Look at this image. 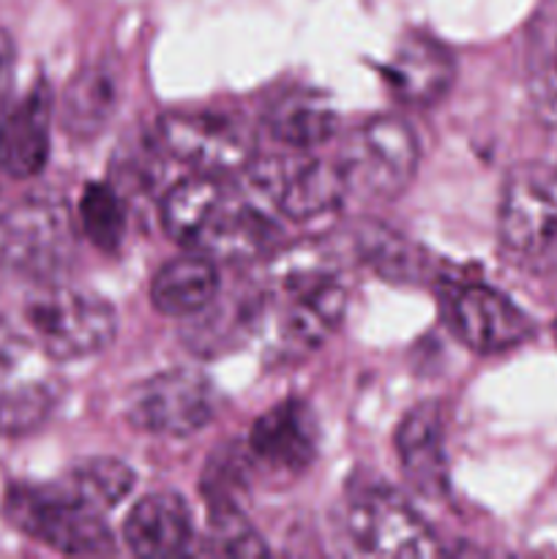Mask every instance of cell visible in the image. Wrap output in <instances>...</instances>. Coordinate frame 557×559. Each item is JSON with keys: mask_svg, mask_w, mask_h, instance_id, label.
Here are the masks:
<instances>
[{"mask_svg": "<svg viewBox=\"0 0 557 559\" xmlns=\"http://www.w3.org/2000/svg\"><path fill=\"white\" fill-rule=\"evenodd\" d=\"M52 93L36 82L20 102L0 112V173L25 180L44 169L49 158Z\"/></svg>", "mask_w": 557, "mask_h": 559, "instance_id": "2e32d148", "label": "cell"}, {"mask_svg": "<svg viewBox=\"0 0 557 559\" xmlns=\"http://www.w3.org/2000/svg\"><path fill=\"white\" fill-rule=\"evenodd\" d=\"M31 344L55 360H82L104 353L118 333V314L107 298L69 284L42 282L22 306Z\"/></svg>", "mask_w": 557, "mask_h": 559, "instance_id": "7a4b0ae2", "label": "cell"}, {"mask_svg": "<svg viewBox=\"0 0 557 559\" xmlns=\"http://www.w3.org/2000/svg\"><path fill=\"white\" fill-rule=\"evenodd\" d=\"M218 413L213 382L197 369H167L131 388L123 415L137 431L156 437H191Z\"/></svg>", "mask_w": 557, "mask_h": 559, "instance_id": "52a82bcc", "label": "cell"}, {"mask_svg": "<svg viewBox=\"0 0 557 559\" xmlns=\"http://www.w3.org/2000/svg\"><path fill=\"white\" fill-rule=\"evenodd\" d=\"M497 235L513 260L541 265L557 254V167L519 164L506 178Z\"/></svg>", "mask_w": 557, "mask_h": 559, "instance_id": "5b68a950", "label": "cell"}, {"mask_svg": "<svg viewBox=\"0 0 557 559\" xmlns=\"http://www.w3.org/2000/svg\"><path fill=\"white\" fill-rule=\"evenodd\" d=\"M355 254L369 271L393 284H429L435 278V257L413 238H404L380 222H360L353 235Z\"/></svg>", "mask_w": 557, "mask_h": 559, "instance_id": "44dd1931", "label": "cell"}, {"mask_svg": "<svg viewBox=\"0 0 557 559\" xmlns=\"http://www.w3.org/2000/svg\"><path fill=\"white\" fill-rule=\"evenodd\" d=\"M249 453L276 473L298 475L320 453V424L304 399H284L254 420Z\"/></svg>", "mask_w": 557, "mask_h": 559, "instance_id": "7c38bea8", "label": "cell"}, {"mask_svg": "<svg viewBox=\"0 0 557 559\" xmlns=\"http://www.w3.org/2000/svg\"><path fill=\"white\" fill-rule=\"evenodd\" d=\"M60 402L52 382H27L16 388H0V437H27L49 424Z\"/></svg>", "mask_w": 557, "mask_h": 559, "instance_id": "d4e9b609", "label": "cell"}, {"mask_svg": "<svg viewBox=\"0 0 557 559\" xmlns=\"http://www.w3.org/2000/svg\"><path fill=\"white\" fill-rule=\"evenodd\" d=\"M249 178L284 218L298 224L328 216L347 200V186L339 167L317 158L273 156L260 162L251 158Z\"/></svg>", "mask_w": 557, "mask_h": 559, "instance_id": "30bf717a", "label": "cell"}, {"mask_svg": "<svg viewBox=\"0 0 557 559\" xmlns=\"http://www.w3.org/2000/svg\"><path fill=\"white\" fill-rule=\"evenodd\" d=\"M530 91H533V102L541 118L546 123L557 126V38L546 49L544 58L538 60V66H535Z\"/></svg>", "mask_w": 557, "mask_h": 559, "instance_id": "f1b7e54d", "label": "cell"}, {"mask_svg": "<svg viewBox=\"0 0 557 559\" xmlns=\"http://www.w3.org/2000/svg\"><path fill=\"white\" fill-rule=\"evenodd\" d=\"M276 233V224L268 213L257 211L249 202H235L233 197H227V202L208 222L191 249L211 257L213 262L235 265V262L257 260L268 249H273Z\"/></svg>", "mask_w": 557, "mask_h": 559, "instance_id": "d6986e66", "label": "cell"}, {"mask_svg": "<svg viewBox=\"0 0 557 559\" xmlns=\"http://www.w3.org/2000/svg\"><path fill=\"white\" fill-rule=\"evenodd\" d=\"M218 293H222V278L216 262L194 249L158 267L151 282L153 309L173 320H189L200 314L218 298Z\"/></svg>", "mask_w": 557, "mask_h": 559, "instance_id": "ffe728a7", "label": "cell"}, {"mask_svg": "<svg viewBox=\"0 0 557 559\" xmlns=\"http://www.w3.org/2000/svg\"><path fill=\"white\" fill-rule=\"evenodd\" d=\"M393 445L404 480L415 495L424 500H440L448 495L446 424L437 404L426 402L410 409L399 424Z\"/></svg>", "mask_w": 557, "mask_h": 559, "instance_id": "9a60e30c", "label": "cell"}, {"mask_svg": "<svg viewBox=\"0 0 557 559\" xmlns=\"http://www.w3.org/2000/svg\"><path fill=\"white\" fill-rule=\"evenodd\" d=\"M260 282L268 298L262 338L268 358L276 364L309 358L344 320L347 289L322 251H284L268 265Z\"/></svg>", "mask_w": 557, "mask_h": 559, "instance_id": "6da1fadb", "label": "cell"}, {"mask_svg": "<svg viewBox=\"0 0 557 559\" xmlns=\"http://www.w3.org/2000/svg\"><path fill=\"white\" fill-rule=\"evenodd\" d=\"M123 71L112 58L82 66L60 96V126L74 142H93L109 129L123 104Z\"/></svg>", "mask_w": 557, "mask_h": 559, "instance_id": "5bb4252c", "label": "cell"}, {"mask_svg": "<svg viewBox=\"0 0 557 559\" xmlns=\"http://www.w3.org/2000/svg\"><path fill=\"white\" fill-rule=\"evenodd\" d=\"M3 511L11 527L60 555L82 557L112 551V533L104 522V513L80 500L63 480L9 486Z\"/></svg>", "mask_w": 557, "mask_h": 559, "instance_id": "3957f363", "label": "cell"}, {"mask_svg": "<svg viewBox=\"0 0 557 559\" xmlns=\"http://www.w3.org/2000/svg\"><path fill=\"white\" fill-rule=\"evenodd\" d=\"M262 126L278 145L293 151H309L331 140L339 129L333 104L309 87H293L268 104Z\"/></svg>", "mask_w": 557, "mask_h": 559, "instance_id": "7402d4cb", "label": "cell"}, {"mask_svg": "<svg viewBox=\"0 0 557 559\" xmlns=\"http://www.w3.org/2000/svg\"><path fill=\"white\" fill-rule=\"evenodd\" d=\"M265 306L268 298L262 282L244 284V287L233 289L227 295L218 293V298L205 311L186 320V347L191 353L202 355V358L244 347L249 338L262 336Z\"/></svg>", "mask_w": 557, "mask_h": 559, "instance_id": "4fadbf2b", "label": "cell"}, {"mask_svg": "<svg viewBox=\"0 0 557 559\" xmlns=\"http://www.w3.org/2000/svg\"><path fill=\"white\" fill-rule=\"evenodd\" d=\"M446 322L453 336L478 355H497L533 336V320L486 284H459L446 295Z\"/></svg>", "mask_w": 557, "mask_h": 559, "instance_id": "8fae6325", "label": "cell"}, {"mask_svg": "<svg viewBox=\"0 0 557 559\" xmlns=\"http://www.w3.org/2000/svg\"><path fill=\"white\" fill-rule=\"evenodd\" d=\"M418 162L420 145L413 126L396 115H377L349 131L336 167L347 194L396 200L415 180Z\"/></svg>", "mask_w": 557, "mask_h": 559, "instance_id": "277c9868", "label": "cell"}, {"mask_svg": "<svg viewBox=\"0 0 557 559\" xmlns=\"http://www.w3.org/2000/svg\"><path fill=\"white\" fill-rule=\"evenodd\" d=\"M63 484L74 491L80 500L96 511L107 513L126 500L134 489V469L115 456H91L76 462L66 473Z\"/></svg>", "mask_w": 557, "mask_h": 559, "instance_id": "cb8c5ba5", "label": "cell"}, {"mask_svg": "<svg viewBox=\"0 0 557 559\" xmlns=\"http://www.w3.org/2000/svg\"><path fill=\"white\" fill-rule=\"evenodd\" d=\"M123 538L140 557H169L191 551L194 522L186 500L175 491H153L131 506Z\"/></svg>", "mask_w": 557, "mask_h": 559, "instance_id": "ac0fdd59", "label": "cell"}, {"mask_svg": "<svg viewBox=\"0 0 557 559\" xmlns=\"http://www.w3.org/2000/svg\"><path fill=\"white\" fill-rule=\"evenodd\" d=\"M249 445L246 451L229 445L218 448L205 464L202 473V500H205L208 513H233L240 511V500L249 484Z\"/></svg>", "mask_w": 557, "mask_h": 559, "instance_id": "4316f807", "label": "cell"}, {"mask_svg": "<svg viewBox=\"0 0 557 559\" xmlns=\"http://www.w3.org/2000/svg\"><path fill=\"white\" fill-rule=\"evenodd\" d=\"M344 533L360 555L369 557L440 555L435 530L404 497L388 489L358 491L344 511Z\"/></svg>", "mask_w": 557, "mask_h": 559, "instance_id": "9c48e42d", "label": "cell"}, {"mask_svg": "<svg viewBox=\"0 0 557 559\" xmlns=\"http://www.w3.org/2000/svg\"><path fill=\"white\" fill-rule=\"evenodd\" d=\"M197 551L222 557H262L268 555V546L246 522L244 511H233L208 513V538Z\"/></svg>", "mask_w": 557, "mask_h": 559, "instance_id": "83f0119b", "label": "cell"}, {"mask_svg": "<svg viewBox=\"0 0 557 559\" xmlns=\"http://www.w3.org/2000/svg\"><path fill=\"white\" fill-rule=\"evenodd\" d=\"M27 349H31V338H27L25 328L0 314V377L11 374L25 358Z\"/></svg>", "mask_w": 557, "mask_h": 559, "instance_id": "f546056e", "label": "cell"}, {"mask_svg": "<svg viewBox=\"0 0 557 559\" xmlns=\"http://www.w3.org/2000/svg\"><path fill=\"white\" fill-rule=\"evenodd\" d=\"M71 257L69 213L55 202H22L0 213V278L49 282Z\"/></svg>", "mask_w": 557, "mask_h": 559, "instance_id": "ba28073f", "label": "cell"}, {"mask_svg": "<svg viewBox=\"0 0 557 559\" xmlns=\"http://www.w3.org/2000/svg\"><path fill=\"white\" fill-rule=\"evenodd\" d=\"M80 224L98 251H118L126 238V205L120 191L104 180L87 183L80 197Z\"/></svg>", "mask_w": 557, "mask_h": 559, "instance_id": "484cf974", "label": "cell"}, {"mask_svg": "<svg viewBox=\"0 0 557 559\" xmlns=\"http://www.w3.org/2000/svg\"><path fill=\"white\" fill-rule=\"evenodd\" d=\"M162 156L183 164L189 173L222 175L249 167L254 158V134L240 120L218 112L180 109L164 115L153 131Z\"/></svg>", "mask_w": 557, "mask_h": 559, "instance_id": "8992f818", "label": "cell"}, {"mask_svg": "<svg viewBox=\"0 0 557 559\" xmlns=\"http://www.w3.org/2000/svg\"><path fill=\"white\" fill-rule=\"evenodd\" d=\"M457 60L431 36H407L386 66V85L399 104L431 107L451 91Z\"/></svg>", "mask_w": 557, "mask_h": 559, "instance_id": "e0dca14e", "label": "cell"}, {"mask_svg": "<svg viewBox=\"0 0 557 559\" xmlns=\"http://www.w3.org/2000/svg\"><path fill=\"white\" fill-rule=\"evenodd\" d=\"M14 69H16V47L14 38L0 27V102L9 93L11 80H14Z\"/></svg>", "mask_w": 557, "mask_h": 559, "instance_id": "4dcf8cb0", "label": "cell"}, {"mask_svg": "<svg viewBox=\"0 0 557 559\" xmlns=\"http://www.w3.org/2000/svg\"><path fill=\"white\" fill-rule=\"evenodd\" d=\"M227 178L222 175L189 173L167 189L162 197V227L173 240L183 246H194L202 229L208 227L218 207L227 202Z\"/></svg>", "mask_w": 557, "mask_h": 559, "instance_id": "603a6c76", "label": "cell"}]
</instances>
